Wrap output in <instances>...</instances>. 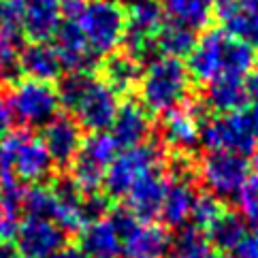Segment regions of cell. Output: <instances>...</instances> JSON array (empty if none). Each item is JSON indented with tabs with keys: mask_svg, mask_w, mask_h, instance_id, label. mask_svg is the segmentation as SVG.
Here are the masks:
<instances>
[{
	"mask_svg": "<svg viewBox=\"0 0 258 258\" xmlns=\"http://www.w3.org/2000/svg\"><path fill=\"white\" fill-rule=\"evenodd\" d=\"M58 90L60 105H64L77 119V124L92 133L111 128L119 109V96L92 73L73 71L62 77Z\"/></svg>",
	"mask_w": 258,
	"mask_h": 258,
	"instance_id": "obj_1",
	"label": "cell"
},
{
	"mask_svg": "<svg viewBox=\"0 0 258 258\" xmlns=\"http://www.w3.org/2000/svg\"><path fill=\"white\" fill-rule=\"evenodd\" d=\"M53 162L43 141L30 131L9 133L0 141V186L41 183L51 175Z\"/></svg>",
	"mask_w": 258,
	"mask_h": 258,
	"instance_id": "obj_2",
	"label": "cell"
},
{
	"mask_svg": "<svg viewBox=\"0 0 258 258\" xmlns=\"http://www.w3.org/2000/svg\"><path fill=\"white\" fill-rule=\"evenodd\" d=\"M192 77L179 58L150 60L139 81L141 105L154 113H167L188 98Z\"/></svg>",
	"mask_w": 258,
	"mask_h": 258,
	"instance_id": "obj_3",
	"label": "cell"
},
{
	"mask_svg": "<svg viewBox=\"0 0 258 258\" xmlns=\"http://www.w3.org/2000/svg\"><path fill=\"white\" fill-rule=\"evenodd\" d=\"M79 28L84 32L92 53L109 56L122 45L126 32V11L117 0H86L79 15Z\"/></svg>",
	"mask_w": 258,
	"mask_h": 258,
	"instance_id": "obj_4",
	"label": "cell"
},
{
	"mask_svg": "<svg viewBox=\"0 0 258 258\" xmlns=\"http://www.w3.org/2000/svg\"><path fill=\"white\" fill-rule=\"evenodd\" d=\"M164 154L158 143H141L135 147H128L126 152L117 154L115 160L109 164L105 173L103 188L109 199H119L126 197L128 188L141 177L145 171L162 167Z\"/></svg>",
	"mask_w": 258,
	"mask_h": 258,
	"instance_id": "obj_5",
	"label": "cell"
},
{
	"mask_svg": "<svg viewBox=\"0 0 258 258\" xmlns=\"http://www.w3.org/2000/svg\"><path fill=\"white\" fill-rule=\"evenodd\" d=\"M9 107L13 115L26 126H45L58 115L60 96L49 81L24 79L15 81L9 94Z\"/></svg>",
	"mask_w": 258,
	"mask_h": 258,
	"instance_id": "obj_6",
	"label": "cell"
},
{
	"mask_svg": "<svg viewBox=\"0 0 258 258\" xmlns=\"http://www.w3.org/2000/svg\"><path fill=\"white\" fill-rule=\"evenodd\" d=\"M117 143L111 135L92 133L81 143V150L73 160V179L81 192H96L103 186L109 164L117 156Z\"/></svg>",
	"mask_w": 258,
	"mask_h": 258,
	"instance_id": "obj_7",
	"label": "cell"
},
{
	"mask_svg": "<svg viewBox=\"0 0 258 258\" xmlns=\"http://www.w3.org/2000/svg\"><path fill=\"white\" fill-rule=\"evenodd\" d=\"M252 164L245 156L230 152H209L199 164V175L207 190L218 199H233L250 177Z\"/></svg>",
	"mask_w": 258,
	"mask_h": 258,
	"instance_id": "obj_8",
	"label": "cell"
},
{
	"mask_svg": "<svg viewBox=\"0 0 258 258\" xmlns=\"http://www.w3.org/2000/svg\"><path fill=\"white\" fill-rule=\"evenodd\" d=\"M201 143L209 152H230L245 158L258 150V141L241 111L209 117L201 128Z\"/></svg>",
	"mask_w": 258,
	"mask_h": 258,
	"instance_id": "obj_9",
	"label": "cell"
},
{
	"mask_svg": "<svg viewBox=\"0 0 258 258\" xmlns=\"http://www.w3.org/2000/svg\"><path fill=\"white\" fill-rule=\"evenodd\" d=\"M17 252L24 258H51L67 245V233L49 218L26 216L15 230Z\"/></svg>",
	"mask_w": 258,
	"mask_h": 258,
	"instance_id": "obj_10",
	"label": "cell"
},
{
	"mask_svg": "<svg viewBox=\"0 0 258 258\" xmlns=\"http://www.w3.org/2000/svg\"><path fill=\"white\" fill-rule=\"evenodd\" d=\"M228 41H230V34H226L222 28H214L203 34L188 56L190 77L205 86L211 84L214 79L222 77L226 69Z\"/></svg>",
	"mask_w": 258,
	"mask_h": 258,
	"instance_id": "obj_11",
	"label": "cell"
},
{
	"mask_svg": "<svg viewBox=\"0 0 258 258\" xmlns=\"http://www.w3.org/2000/svg\"><path fill=\"white\" fill-rule=\"evenodd\" d=\"M41 141L51 162L60 164V167H69L81 150L84 135H81V126L73 115H56L43 126Z\"/></svg>",
	"mask_w": 258,
	"mask_h": 258,
	"instance_id": "obj_12",
	"label": "cell"
},
{
	"mask_svg": "<svg viewBox=\"0 0 258 258\" xmlns=\"http://www.w3.org/2000/svg\"><path fill=\"white\" fill-rule=\"evenodd\" d=\"M201 113L192 103L181 109H171L160 122V139L175 154H190V150L201 141Z\"/></svg>",
	"mask_w": 258,
	"mask_h": 258,
	"instance_id": "obj_13",
	"label": "cell"
},
{
	"mask_svg": "<svg viewBox=\"0 0 258 258\" xmlns=\"http://www.w3.org/2000/svg\"><path fill=\"white\" fill-rule=\"evenodd\" d=\"M53 39H56V51L60 56L62 69H67L69 73L79 71V73H92L96 64V56L92 53V49L88 47V41L84 32H81L79 24L73 20H60L56 32H53Z\"/></svg>",
	"mask_w": 258,
	"mask_h": 258,
	"instance_id": "obj_14",
	"label": "cell"
},
{
	"mask_svg": "<svg viewBox=\"0 0 258 258\" xmlns=\"http://www.w3.org/2000/svg\"><path fill=\"white\" fill-rule=\"evenodd\" d=\"M162 167L145 171L141 177H137L126 192L128 209L141 220V222H152L156 216H160L164 190H167V179L162 177Z\"/></svg>",
	"mask_w": 258,
	"mask_h": 258,
	"instance_id": "obj_15",
	"label": "cell"
},
{
	"mask_svg": "<svg viewBox=\"0 0 258 258\" xmlns=\"http://www.w3.org/2000/svg\"><path fill=\"white\" fill-rule=\"evenodd\" d=\"M216 17L233 39L258 51V11L245 0H216Z\"/></svg>",
	"mask_w": 258,
	"mask_h": 258,
	"instance_id": "obj_16",
	"label": "cell"
},
{
	"mask_svg": "<svg viewBox=\"0 0 258 258\" xmlns=\"http://www.w3.org/2000/svg\"><path fill=\"white\" fill-rule=\"evenodd\" d=\"M173 239L167 228L154 222H137L122 237L124 258H167Z\"/></svg>",
	"mask_w": 258,
	"mask_h": 258,
	"instance_id": "obj_17",
	"label": "cell"
},
{
	"mask_svg": "<svg viewBox=\"0 0 258 258\" xmlns=\"http://www.w3.org/2000/svg\"><path fill=\"white\" fill-rule=\"evenodd\" d=\"M113 139L119 147H135L147 141V137L152 135V117L147 113V109L137 103V100H126L124 105H119L117 115L113 119Z\"/></svg>",
	"mask_w": 258,
	"mask_h": 258,
	"instance_id": "obj_18",
	"label": "cell"
},
{
	"mask_svg": "<svg viewBox=\"0 0 258 258\" xmlns=\"http://www.w3.org/2000/svg\"><path fill=\"white\" fill-rule=\"evenodd\" d=\"M201 103L205 105L207 111H216L222 115L241 111V109L247 107V103H250L245 81L241 77H230V75L218 77L211 81V84H207Z\"/></svg>",
	"mask_w": 258,
	"mask_h": 258,
	"instance_id": "obj_19",
	"label": "cell"
},
{
	"mask_svg": "<svg viewBox=\"0 0 258 258\" xmlns=\"http://www.w3.org/2000/svg\"><path fill=\"white\" fill-rule=\"evenodd\" d=\"M24 5V34L34 43L51 39L60 24L62 0H22Z\"/></svg>",
	"mask_w": 258,
	"mask_h": 258,
	"instance_id": "obj_20",
	"label": "cell"
},
{
	"mask_svg": "<svg viewBox=\"0 0 258 258\" xmlns=\"http://www.w3.org/2000/svg\"><path fill=\"white\" fill-rule=\"evenodd\" d=\"M195 201H197V192L192 188V181L186 179L167 181V190H164V199L160 207V218L164 226L181 228L192 216Z\"/></svg>",
	"mask_w": 258,
	"mask_h": 258,
	"instance_id": "obj_21",
	"label": "cell"
},
{
	"mask_svg": "<svg viewBox=\"0 0 258 258\" xmlns=\"http://www.w3.org/2000/svg\"><path fill=\"white\" fill-rule=\"evenodd\" d=\"M79 247L90 258H117L122 254V239L109 220H96L81 228Z\"/></svg>",
	"mask_w": 258,
	"mask_h": 258,
	"instance_id": "obj_22",
	"label": "cell"
},
{
	"mask_svg": "<svg viewBox=\"0 0 258 258\" xmlns=\"http://www.w3.org/2000/svg\"><path fill=\"white\" fill-rule=\"evenodd\" d=\"M20 71L30 79L39 81H51L58 79L62 73V62L53 45L45 43H32L20 53Z\"/></svg>",
	"mask_w": 258,
	"mask_h": 258,
	"instance_id": "obj_23",
	"label": "cell"
},
{
	"mask_svg": "<svg viewBox=\"0 0 258 258\" xmlns=\"http://www.w3.org/2000/svg\"><path fill=\"white\" fill-rule=\"evenodd\" d=\"M103 79L115 94H128L133 92L141 81L143 69L141 62L131 58L128 53H109L107 60L103 62Z\"/></svg>",
	"mask_w": 258,
	"mask_h": 258,
	"instance_id": "obj_24",
	"label": "cell"
},
{
	"mask_svg": "<svg viewBox=\"0 0 258 258\" xmlns=\"http://www.w3.org/2000/svg\"><path fill=\"white\" fill-rule=\"evenodd\" d=\"M164 15L190 30H203L216 17V0H162Z\"/></svg>",
	"mask_w": 258,
	"mask_h": 258,
	"instance_id": "obj_25",
	"label": "cell"
},
{
	"mask_svg": "<svg viewBox=\"0 0 258 258\" xmlns=\"http://www.w3.org/2000/svg\"><path fill=\"white\" fill-rule=\"evenodd\" d=\"M126 30L156 36L164 26V11L158 0H131L126 7Z\"/></svg>",
	"mask_w": 258,
	"mask_h": 258,
	"instance_id": "obj_26",
	"label": "cell"
},
{
	"mask_svg": "<svg viewBox=\"0 0 258 258\" xmlns=\"http://www.w3.org/2000/svg\"><path fill=\"white\" fill-rule=\"evenodd\" d=\"M205 235L216 250L235 252L237 245L247 237V224L241 216L233 214V211H224V214L207 228Z\"/></svg>",
	"mask_w": 258,
	"mask_h": 258,
	"instance_id": "obj_27",
	"label": "cell"
},
{
	"mask_svg": "<svg viewBox=\"0 0 258 258\" xmlns=\"http://www.w3.org/2000/svg\"><path fill=\"white\" fill-rule=\"evenodd\" d=\"M156 51H160L162 56L169 58H183L190 56V51L197 45V34L195 30L186 28L181 24H164L156 34Z\"/></svg>",
	"mask_w": 258,
	"mask_h": 258,
	"instance_id": "obj_28",
	"label": "cell"
},
{
	"mask_svg": "<svg viewBox=\"0 0 258 258\" xmlns=\"http://www.w3.org/2000/svg\"><path fill=\"white\" fill-rule=\"evenodd\" d=\"M167 258H220V256L203 230H199L197 226H188L181 228L177 239H173Z\"/></svg>",
	"mask_w": 258,
	"mask_h": 258,
	"instance_id": "obj_29",
	"label": "cell"
},
{
	"mask_svg": "<svg viewBox=\"0 0 258 258\" xmlns=\"http://www.w3.org/2000/svg\"><path fill=\"white\" fill-rule=\"evenodd\" d=\"M58 207L56 192L51 186H43V183H30L26 190H22V211L26 216L34 218H53Z\"/></svg>",
	"mask_w": 258,
	"mask_h": 258,
	"instance_id": "obj_30",
	"label": "cell"
},
{
	"mask_svg": "<svg viewBox=\"0 0 258 258\" xmlns=\"http://www.w3.org/2000/svg\"><path fill=\"white\" fill-rule=\"evenodd\" d=\"M226 211L222 199L214 197L211 192H203V195H197V201H195V207H192V220H195V224L199 230L203 233H207V228L216 222V220L222 216Z\"/></svg>",
	"mask_w": 258,
	"mask_h": 258,
	"instance_id": "obj_31",
	"label": "cell"
},
{
	"mask_svg": "<svg viewBox=\"0 0 258 258\" xmlns=\"http://www.w3.org/2000/svg\"><path fill=\"white\" fill-rule=\"evenodd\" d=\"M0 32L22 43L24 36V5L22 0H0Z\"/></svg>",
	"mask_w": 258,
	"mask_h": 258,
	"instance_id": "obj_32",
	"label": "cell"
},
{
	"mask_svg": "<svg viewBox=\"0 0 258 258\" xmlns=\"http://www.w3.org/2000/svg\"><path fill=\"white\" fill-rule=\"evenodd\" d=\"M235 199L245 224H250L254 228V233L258 235V171L245 179V183Z\"/></svg>",
	"mask_w": 258,
	"mask_h": 258,
	"instance_id": "obj_33",
	"label": "cell"
},
{
	"mask_svg": "<svg viewBox=\"0 0 258 258\" xmlns=\"http://www.w3.org/2000/svg\"><path fill=\"white\" fill-rule=\"evenodd\" d=\"M20 43L0 32V84H15L20 75Z\"/></svg>",
	"mask_w": 258,
	"mask_h": 258,
	"instance_id": "obj_34",
	"label": "cell"
},
{
	"mask_svg": "<svg viewBox=\"0 0 258 258\" xmlns=\"http://www.w3.org/2000/svg\"><path fill=\"white\" fill-rule=\"evenodd\" d=\"M81 211H84V220L86 224L96 222V220H103L107 211H111V199H109L105 192H86L84 201H81Z\"/></svg>",
	"mask_w": 258,
	"mask_h": 258,
	"instance_id": "obj_35",
	"label": "cell"
},
{
	"mask_svg": "<svg viewBox=\"0 0 258 258\" xmlns=\"http://www.w3.org/2000/svg\"><path fill=\"white\" fill-rule=\"evenodd\" d=\"M109 222L113 224V228L117 230L119 239H122L128 230H131L137 222H141V220L124 205V207H111V211H109Z\"/></svg>",
	"mask_w": 258,
	"mask_h": 258,
	"instance_id": "obj_36",
	"label": "cell"
},
{
	"mask_svg": "<svg viewBox=\"0 0 258 258\" xmlns=\"http://www.w3.org/2000/svg\"><path fill=\"white\" fill-rule=\"evenodd\" d=\"M17 218L9 216L7 211L3 209V205H0V245L3 243H9V239L15 237V230H17Z\"/></svg>",
	"mask_w": 258,
	"mask_h": 258,
	"instance_id": "obj_37",
	"label": "cell"
},
{
	"mask_svg": "<svg viewBox=\"0 0 258 258\" xmlns=\"http://www.w3.org/2000/svg\"><path fill=\"white\" fill-rule=\"evenodd\" d=\"M84 7H86V0H62V5H60V17H62V20L77 22L79 15L84 13Z\"/></svg>",
	"mask_w": 258,
	"mask_h": 258,
	"instance_id": "obj_38",
	"label": "cell"
},
{
	"mask_svg": "<svg viewBox=\"0 0 258 258\" xmlns=\"http://www.w3.org/2000/svg\"><path fill=\"white\" fill-rule=\"evenodd\" d=\"M13 111H11V107H9V100L0 96V141L5 139V137L11 133V128H13Z\"/></svg>",
	"mask_w": 258,
	"mask_h": 258,
	"instance_id": "obj_39",
	"label": "cell"
},
{
	"mask_svg": "<svg viewBox=\"0 0 258 258\" xmlns=\"http://www.w3.org/2000/svg\"><path fill=\"white\" fill-rule=\"evenodd\" d=\"M241 113H243V117H245L247 128H250L252 135L256 137V141H258V103H252L250 107H243Z\"/></svg>",
	"mask_w": 258,
	"mask_h": 258,
	"instance_id": "obj_40",
	"label": "cell"
},
{
	"mask_svg": "<svg viewBox=\"0 0 258 258\" xmlns=\"http://www.w3.org/2000/svg\"><path fill=\"white\" fill-rule=\"evenodd\" d=\"M51 258H90L81 247H75V245H64L62 250H58Z\"/></svg>",
	"mask_w": 258,
	"mask_h": 258,
	"instance_id": "obj_41",
	"label": "cell"
},
{
	"mask_svg": "<svg viewBox=\"0 0 258 258\" xmlns=\"http://www.w3.org/2000/svg\"><path fill=\"white\" fill-rule=\"evenodd\" d=\"M245 90H247V98H250V103H258V71L247 75Z\"/></svg>",
	"mask_w": 258,
	"mask_h": 258,
	"instance_id": "obj_42",
	"label": "cell"
},
{
	"mask_svg": "<svg viewBox=\"0 0 258 258\" xmlns=\"http://www.w3.org/2000/svg\"><path fill=\"white\" fill-rule=\"evenodd\" d=\"M15 254H13V250H11V245L9 243H3L0 245V258H13Z\"/></svg>",
	"mask_w": 258,
	"mask_h": 258,
	"instance_id": "obj_43",
	"label": "cell"
},
{
	"mask_svg": "<svg viewBox=\"0 0 258 258\" xmlns=\"http://www.w3.org/2000/svg\"><path fill=\"white\" fill-rule=\"evenodd\" d=\"M245 3H247V5H250V7H254V9H256V11H258V0H245Z\"/></svg>",
	"mask_w": 258,
	"mask_h": 258,
	"instance_id": "obj_44",
	"label": "cell"
},
{
	"mask_svg": "<svg viewBox=\"0 0 258 258\" xmlns=\"http://www.w3.org/2000/svg\"><path fill=\"white\" fill-rule=\"evenodd\" d=\"M0 205H3V186H0Z\"/></svg>",
	"mask_w": 258,
	"mask_h": 258,
	"instance_id": "obj_45",
	"label": "cell"
},
{
	"mask_svg": "<svg viewBox=\"0 0 258 258\" xmlns=\"http://www.w3.org/2000/svg\"><path fill=\"white\" fill-rule=\"evenodd\" d=\"M224 258H239V256H235V254H228V256H224Z\"/></svg>",
	"mask_w": 258,
	"mask_h": 258,
	"instance_id": "obj_46",
	"label": "cell"
},
{
	"mask_svg": "<svg viewBox=\"0 0 258 258\" xmlns=\"http://www.w3.org/2000/svg\"><path fill=\"white\" fill-rule=\"evenodd\" d=\"M13 258H24V256H17V254H15V256H13Z\"/></svg>",
	"mask_w": 258,
	"mask_h": 258,
	"instance_id": "obj_47",
	"label": "cell"
}]
</instances>
